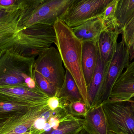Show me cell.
Wrapping results in <instances>:
<instances>
[{
  "instance_id": "2",
  "label": "cell",
  "mask_w": 134,
  "mask_h": 134,
  "mask_svg": "<svg viewBox=\"0 0 134 134\" xmlns=\"http://www.w3.org/2000/svg\"><path fill=\"white\" fill-rule=\"evenodd\" d=\"M35 58L23 56L11 49L0 54V87L37 88L34 78Z\"/></svg>"
},
{
  "instance_id": "10",
  "label": "cell",
  "mask_w": 134,
  "mask_h": 134,
  "mask_svg": "<svg viewBox=\"0 0 134 134\" xmlns=\"http://www.w3.org/2000/svg\"><path fill=\"white\" fill-rule=\"evenodd\" d=\"M49 109L46 102L10 118L0 126V134H22L28 132L35 120Z\"/></svg>"
},
{
  "instance_id": "17",
  "label": "cell",
  "mask_w": 134,
  "mask_h": 134,
  "mask_svg": "<svg viewBox=\"0 0 134 134\" xmlns=\"http://www.w3.org/2000/svg\"><path fill=\"white\" fill-rule=\"evenodd\" d=\"M105 28L103 21L99 17L71 29L75 35L82 42H97L100 34Z\"/></svg>"
},
{
  "instance_id": "3",
  "label": "cell",
  "mask_w": 134,
  "mask_h": 134,
  "mask_svg": "<svg viewBox=\"0 0 134 134\" xmlns=\"http://www.w3.org/2000/svg\"><path fill=\"white\" fill-rule=\"evenodd\" d=\"M56 38L54 25L34 24L22 29L12 50L26 57L35 58L55 43Z\"/></svg>"
},
{
  "instance_id": "14",
  "label": "cell",
  "mask_w": 134,
  "mask_h": 134,
  "mask_svg": "<svg viewBox=\"0 0 134 134\" xmlns=\"http://www.w3.org/2000/svg\"><path fill=\"white\" fill-rule=\"evenodd\" d=\"M122 33L121 29L113 30L105 28L100 34L97 42L98 52L101 59L105 63L110 62L116 51L117 40Z\"/></svg>"
},
{
  "instance_id": "28",
  "label": "cell",
  "mask_w": 134,
  "mask_h": 134,
  "mask_svg": "<svg viewBox=\"0 0 134 134\" xmlns=\"http://www.w3.org/2000/svg\"><path fill=\"white\" fill-rule=\"evenodd\" d=\"M47 104L49 108L52 111L59 108H63L59 99L57 97L49 98L47 101Z\"/></svg>"
},
{
  "instance_id": "29",
  "label": "cell",
  "mask_w": 134,
  "mask_h": 134,
  "mask_svg": "<svg viewBox=\"0 0 134 134\" xmlns=\"http://www.w3.org/2000/svg\"><path fill=\"white\" fill-rule=\"evenodd\" d=\"M48 122L51 126L52 130H56L58 129L60 125V122L57 116L53 114V111L52 114L49 117Z\"/></svg>"
},
{
  "instance_id": "21",
  "label": "cell",
  "mask_w": 134,
  "mask_h": 134,
  "mask_svg": "<svg viewBox=\"0 0 134 134\" xmlns=\"http://www.w3.org/2000/svg\"><path fill=\"white\" fill-rule=\"evenodd\" d=\"M119 1V0H111L100 16L106 29L113 30L120 29L116 15Z\"/></svg>"
},
{
  "instance_id": "32",
  "label": "cell",
  "mask_w": 134,
  "mask_h": 134,
  "mask_svg": "<svg viewBox=\"0 0 134 134\" xmlns=\"http://www.w3.org/2000/svg\"><path fill=\"white\" fill-rule=\"evenodd\" d=\"M22 134H31V132H30V131H28V132H26V133H24Z\"/></svg>"
},
{
  "instance_id": "26",
  "label": "cell",
  "mask_w": 134,
  "mask_h": 134,
  "mask_svg": "<svg viewBox=\"0 0 134 134\" xmlns=\"http://www.w3.org/2000/svg\"><path fill=\"white\" fill-rule=\"evenodd\" d=\"M67 109L72 115L79 118H84L87 111L86 105L83 100L71 102Z\"/></svg>"
},
{
  "instance_id": "7",
  "label": "cell",
  "mask_w": 134,
  "mask_h": 134,
  "mask_svg": "<svg viewBox=\"0 0 134 134\" xmlns=\"http://www.w3.org/2000/svg\"><path fill=\"white\" fill-rule=\"evenodd\" d=\"M63 63L59 50L51 46L44 50L35 60L34 70L49 80L59 91L65 78L66 71Z\"/></svg>"
},
{
  "instance_id": "30",
  "label": "cell",
  "mask_w": 134,
  "mask_h": 134,
  "mask_svg": "<svg viewBox=\"0 0 134 134\" xmlns=\"http://www.w3.org/2000/svg\"><path fill=\"white\" fill-rule=\"evenodd\" d=\"M69 134H89L88 132H87L85 128H83L82 130L79 131H76L75 133H72Z\"/></svg>"
},
{
  "instance_id": "1",
  "label": "cell",
  "mask_w": 134,
  "mask_h": 134,
  "mask_svg": "<svg viewBox=\"0 0 134 134\" xmlns=\"http://www.w3.org/2000/svg\"><path fill=\"white\" fill-rule=\"evenodd\" d=\"M55 31V45L59 50L66 70L75 80L87 111L90 109L87 86L82 68V42L75 35L71 28L58 18L54 24Z\"/></svg>"
},
{
  "instance_id": "12",
  "label": "cell",
  "mask_w": 134,
  "mask_h": 134,
  "mask_svg": "<svg viewBox=\"0 0 134 134\" xmlns=\"http://www.w3.org/2000/svg\"><path fill=\"white\" fill-rule=\"evenodd\" d=\"M42 104L27 102L0 93V126L10 118L26 113L31 108Z\"/></svg>"
},
{
  "instance_id": "15",
  "label": "cell",
  "mask_w": 134,
  "mask_h": 134,
  "mask_svg": "<svg viewBox=\"0 0 134 134\" xmlns=\"http://www.w3.org/2000/svg\"><path fill=\"white\" fill-rule=\"evenodd\" d=\"M85 128L89 134H108V126L102 104L87 111L84 118Z\"/></svg>"
},
{
  "instance_id": "25",
  "label": "cell",
  "mask_w": 134,
  "mask_h": 134,
  "mask_svg": "<svg viewBox=\"0 0 134 134\" xmlns=\"http://www.w3.org/2000/svg\"><path fill=\"white\" fill-rule=\"evenodd\" d=\"M53 111L49 109L35 120L30 130L31 134L43 133V129L52 114Z\"/></svg>"
},
{
  "instance_id": "34",
  "label": "cell",
  "mask_w": 134,
  "mask_h": 134,
  "mask_svg": "<svg viewBox=\"0 0 134 134\" xmlns=\"http://www.w3.org/2000/svg\"><path fill=\"white\" fill-rule=\"evenodd\" d=\"M1 52H0V54H1Z\"/></svg>"
},
{
  "instance_id": "24",
  "label": "cell",
  "mask_w": 134,
  "mask_h": 134,
  "mask_svg": "<svg viewBox=\"0 0 134 134\" xmlns=\"http://www.w3.org/2000/svg\"><path fill=\"white\" fill-rule=\"evenodd\" d=\"M33 74L36 85L43 93L49 98L56 96L58 90L49 80L35 70Z\"/></svg>"
},
{
  "instance_id": "20",
  "label": "cell",
  "mask_w": 134,
  "mask_h": 134,
  "mask_svg": "<svg viewBox=\"0 0 134 134\" xmlns=\"http://www.w3.org/2000/svg\"><path fill=\"white\" fill-rule=\"evenodd\" d=\"M116 15L122 30L134 15V0H119Z\"/></svg>"
},
{
  "instance_id": "19",
  "label": "cell",
  "mask_w": 134,
  "mask_h": 134,
  "mask_svg": "<svg viewBox=\"0 0 134 134\" xmlns=\"http://www.w3.org/2000/svg\"><path fill=\"white\" fill-rule=\"evenodd\" d=\"M62 106L66 107L69 103L83 100L78 86L70 72L66 70L64 82L56 96Z\"/></svg>"
},
{
  "instance_id": "27",
  "label": "cell",
  "mask_w": 134,
  "mask_h": 134,
  "mask_svg": "<svg viewBox=\"0 0 134 134\" xmlns=\"http://www.w3.org/2000/svg\"><path fill=\"white\" fill-rule=\"evenodd\" d=\"M24 0H0V7L8 11L23 9Z\"/></svg>"
},
{
  "instance_id": "8",
  "label": "cell",
  "mask_w": 134,
  "mask_h": 134,
  "mask_svg": "<svg viewBox=\"0 0 134 134\" xmlns=\"http://www.w3.org/2000/svg\"><path fill=\"white\" fill-rule=\"evenodd\" d=\"M130 63L129 51L121 40L118 43L117 49L109 64L105 78L104 84L99 105L107 101L112 88L116 80L122 74L124 68Z\"/></svg>"
},
{
  "instance_id": "33",
  "label": "cell",
  "mask_w": 134,
  "mask_h": 134,
  "mask_svg": "<svg viewBox=\"0 0 134 134\" xmlns=\"http://www.w3.org/2000/svg\"><path fill=\"white\" fill-rule=\"evenodd\" d=\"M108 134H116L114 133H112V132H108Z\"/></svg>"
},
{
  "instance_id": "13",
  "label": "cell",
  "mask_w": 134,
  "mask_h": 134,
  "mask_svg": "<svg viewBox=\"0 0 134 134\" xmlns=\"http://www.w3.org/2000/svg\"><path fill=\"white\" fill-rule=\"evenodd\" d=\"M101 59L98 52L96 68L90 83L87 87V97L90 109L99 105L104 84L105 74L109 64Z\"/></svg>"
},
{
  "instance_id": "18",
  "label": "cell",
  "mask_w": 134,
  "mask_h": 134,
  "mask_svg": "<svg viewBox=\"0 0 134 134\" xmlns=\"http://www.w3.org/2000/svg\"><path fill=\"white\" fill-rule=\"evenodd\" d=\"M98 54L97 42H82V68L87 86L93 78Z\"/></svg>"
},
{
  "instance_id": "11",
  "label": "cell",
  "mask_w": 134,
  "mask_h": 134,
  "mask_svg": "<svg viewBox=\"0 0 134 134\" xmlns=\"http://www.w3.org/2000/svg\"><path fill=\"white\" fill-rule=\"evenodd\" d=\"M133 98L134 61L128 65L125 71L114 83L109 97L106 101H127Z\"/></svg>"
},
{
  "instance_id": "6",
  "label": "cell",
  "mask_w": 134,
  "mask_h": 134,
  "mask_svg": "<svg viewBox=\"0 0 134 134\" xmlns=\"http://www.w3.org/2000/svg\"><path fill=\"white\" fill-rule=\"evenodd\" d=\"M111 0H72L59 18L68 26L74 28L101 15Z\"/></svg>"
},
{
  "instance_id": "23",
  "label": "cell",
  "mask_w": 134,
  "mask_h": 134,
  "mask_svg": "<svg viewBox=\"0 0 134 134\" xmlns=\"http://www.w3.org/2000/svg\"><path fill=\"white\" fill-rule=\"evenodd\" d=\"M122 41L130 53V62L134 61V15L122 30Z\"/></svg>"
},
{
  "instance_id": "9",
  "label": "cell",
  "mask_w": 134,
  "mask_h": 134,
  "mask_svg": "<svg viewBox=\"0 0 134 134\" xmlns=\"http://www.w3.org/2000/svg\"><path fill=\"white\" fill-rule=\"evenodd\" d=\"M23 9L8 11L0 7V52L12 48L21 30Z\"/></svg>"
},
{
  "instance_id": "35",
  "label": "cell",
  "mask_w": 134,
  "mask_h": 134,
  "mask_svg": "<svg viewBox=\"0 0 134 134\" xmlns=\"http://www.w3.org/2000/svg\"></svg>"
},
{
  "instance_id": "31",
  "label": "cell",
  "mask_w": 134,
  "mask_h": 134,
  "mask_svg": "<svg viewBox=\"0 0 134 134\" xmlns=\"http://www.w3.org/2000/svg\"><path fill=\"white\" fill-rule=\"evenodd\" d=\"M130 100V101L131 104H132V106H133V109L134 111V98H132V99H131Z\"/></svg>"
},
{
  "instance_id": "5",
  "label": "cell",
  "mask_w": 134,
  "mask_h": 134,
  "mask_svg": "<svg viewBox=\"0 0 134 134\" xmlns=\"http://www.w3.org/2000/svg\"><path fill=\"white\" fill-rule=\"evenodd\" d=\"M108 131L116 134H134V111L130 101L102 104Z\"/></svg>"
},
{
  "instance_id": "4",
  "label": "cell",
  "mask_w": 134,
  "mask_h": 134,
  "mask_svg": "<svg viewBox=\"0 0 134 134\" xmlns=\"http://www.w3.org/2000/svg\"><path fill=\"white\" fill-rule=\"evenodd\" d=\"M72 0H24L21 30L34 24L54 25L66 11Z\"/></svg>"
},
{
  "instance_id": "16",
  "label": "cell",
  "mask_w": 134,
  "mask_h": 134,
  "mask_svg": "<svg viewBox=\"0 0 134 134\" xmlns=\"http://www.w3.org/2000/svg\"><path fill=\"white\" fill-rule=\"evenodd\" d=\"M0 93L27 102L37 104L47 102L49 98L38 87L31 89L27 87H0Z\"/></svg>"
},
{
  "instance_id": "22",
  "label": "cell",
  "mask_w": 134,
  "mask_h": 134,
  "mask_svg": "<svg viewBox=\"0 0 134 134\" xmlns=\"http://www.w3.org/2000/svg\"><path fill=\"white\" fill-rule=\"evenodd\" d=\"M85 127V120L79 118L75 120L60 123L58 129L52 130L42 134H69L79 131Z\"/></svg>"
}]
</instances>
